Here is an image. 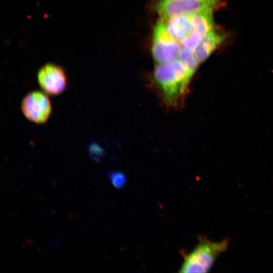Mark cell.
Here are the masks:
<instances>
[{"label": "cell", "mask_w": 273, "mask_h": 273, "mask_svg": "<svg viewBox=\"0 0 273 273\" xmlns=\"http://www.w3.org/2000/svg\"><path fill=\"white\" fill-rule=\"evenodd\" d=\"M192 75L177 59L165 64H157L154 71L155 81L165 103L177 105L185 95Z\"/></svg>", "instance_id": "cell-1"}, {"label": "cell", "mask_w": 273, "mask_h": 273, "mask_svg": "<svg viewBox=\"0 0 273 273\" xmlns=\"http://www.w3.org/2000/svg\"><path fill=\"white\" fill-rule=\"evenodd\" d=\"M229 242L227 239L220 242H213L202 237L194 249L184 256V262L179 272H208L216 259L226 251Z\"/></svg>", "instance_id": "cell-2"}, {"label": "cell", "mask_w": 273, "mask_h": 273, "mask_svg": "<svg viewBox=\"0 0 273 273\" xmlns=\"http://www.w3.org/2000/svg\"><path fill=\"white\" fill-rule=\"evenodd\" d=\"M219 0H159L156 10L160 18L191 16L212 12L219 6Z\"/></svg>", "instance_id": "cell-3"}, {"label": "cell", "mask_w": 273, "mask_h": 273, "mask_svg": "<svg viewBox=\"0 0 273 273\" xmlns=\"http://www.w3.org/2000/svg\"><path fill=\"white\" fill-rule=\"evenodd\" d=\"M181 50L178 41L170 36L158 20L154 29L152 52L157 64L168 63L177 59Z\"/></svg>", "instance_id": "cell-4"}, {"label": "cell", "mask_w": 273, "mask_h": 273, "mask_svg": "<svg viewBox=\"0 0 273 273\" xmlns=\"http://www.w3.org/2000/svg\"><path fill=\"white\" fill-rule=\"evenodd\" d=\"M21 109L26 118L37 123L46 122L52 110L47 96L39 91L31 92L25 96L22 101Z\"/></svg>", "instance_id": "cell-5"}, {"label": "cell", "mask_w": 273, "mask_h": 273, "mask_svg": "<svg viewBox=\"0 0 273 273\" xmlns=\"http://www.w3.org/2000/svg\"><path fill=\"white\" fill-rule=\"evenodd\" d=\"M38 83L46 93L57 95L62 93L66 87L67 79L63 69L52 63L42 66L37 73Z\"/></svg>", "instance_id": "cell-6"}, {"label": "cell", "mask_w": 273, "mask_h": 273, "mask_svg": "<svg viewBox=\"0 0 273 273\" xmlns=\"http://www.w3.org/2000/svg\"><path fill=\"white\" fill-rule=\"evenodd\" d=\"M224 33L211 29L204 37L196 49L194 54L199 64L206 60L210 55L224 40Z\"/></svg>", "instance_id": "cell-7"}, {"label": "cell", "mask_w": 273, "mask_h": 273, "mask_svg": "<svg viewBox=\"0 0 273 273\" xmlns=\"http://www.w3.org/2000/svg\"><path fill=\"white\" fill-rule=\"evenodd\" d=\"M167 33L179 42L187 36L191 30L190 16H179L170 18H160Z\"/></svg>", "instance_id": "cell-8"}, {"label": "cell", "mask_w": 273, "mask_h": 273, "mask_svg": "<svg viewBox=\"0 0 273 273\" xmlns=\"http://www.w3.org/2000/svg\"><path fill=\"white\" fill-rule=\"evenodd\" d=\"M177 60L184 65L189 73L193 75L198 67V63L195 56L191 51L181 48L177 57Z\"/></svg>", "instance_id": "cell-9"}, {"label": "cell", "mask_w": 273, "mask_h": 273, "mask_svg": "<svg viewBox=\"0 0 273 273\" xmlns=\"http://www.w3.org/2000/svg\"><path fill=\"white\" fill-rule=\"evenodd\" d=\"M108 176L114 187L118 189L123 188L126 184V176L122 172L110 171L108 173Z\"/></svg>", "instance_id": "cell-10"}, {"label": "cell", "mask_w": 273, "mask_h": 273, "mask_svg": "<svg viewBox=\"0 0 273 273\" xmlns=\"http://www.w3.org/2000/svg\"><path fill=\"white\" fill-rule=\"evenodd\" d=\"M88 151L90 157L96 162L100 161L105 153L104 149L97 143L91 144Z\"/></svg>", "instance_id": "cell-11"}]
</instances>
